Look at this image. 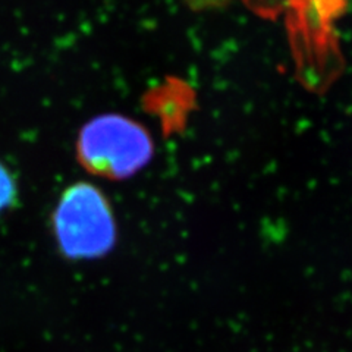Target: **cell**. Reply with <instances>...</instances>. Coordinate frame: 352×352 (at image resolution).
<instances>
[{
	"instance_id": "obj_2",
	"label": "cell",
	"mask_w": 352,
	"mask_h": 352,
	"mask_svg": "<svg viewBox=\"0 0 352 352\" xmlns=\"http://www.w3.org/2000/svg\"><path fill=\"white\" fill-rule=\"evenodd\" d=\"M82 166L97 176L124 179L153 157V140L141 124L122 115H103L87 122L76 142Z\"/></svg>"
},
{
	"instance_id": "obj_1",
	"label": "cell",
	"mask_w": 352,
	"mask_h": 352,
	"mask_svg": "<svg viewBox=\"0 0 352 352\" xmlns=\"http://www.w3.org/2000/svg\"><path fill=\"white\" fill-rule=\"evenodd\" d=\"M52 230L62 257L94 260L116 245L118 228L104 194L88 182L66 188L52 214Z\"/></svg>"
},
{
	"instance_id": "obj_3",
	"label": "cell",
	"mask_w": 352,
	"mask_h": 352,
	"mask_svg": "<svg viewBox=\"0 0 352 352\" xmlns=\"http://www.w3.org/2000/svg\"><path fill=\"white\" fill-rule=\"evenodd\" d=\"M18 200V185L15 176L5 163L0 162V214L9 210Z\"/></svg>"
}]
</instances>
